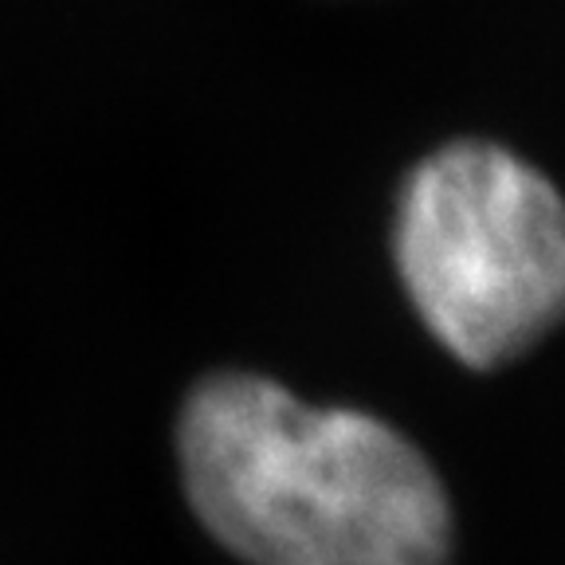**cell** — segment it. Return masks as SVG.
Segmentation results:
<instances>
[{
	"label": "cell",
	"instance_id": "7a4b0ae2",
	"mask_svg": "<svg viewBox=\"0 0 565 565\" xmlns=\"http://www.w3.org/2000/svg\"><path fill=\"white\" fill-rule=\"evenodd\" d=\"M393 256L420 322L471 370L565 327V196L494 141H451L408 173Z\"/></svg>",
	"mask_w": 565,
	"mask_h": 565
},
{
	"label": "cell",
	"instance_id": "6da1fadb",
	"mask_svg": "<svg viewBox=\"0 0 565 565\" xmlns=\"http://www.w3.org/2000/svg\"><path fill=\"white\" fill-rule=\"evenodd\" d=\"M193 511L252 565H444L451 507L420 448L358 408H315L252 373L181 413Z\"/></svg>",
	"mask_w": 565,
	"mask_h": 565
}]
</instances>
